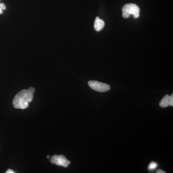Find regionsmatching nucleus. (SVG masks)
Listing matches in <instances>:
<instances>
[{
	"label": "nucleus",
	"mask_w": 173,
	"mask_h": 173,
	"mask_svg": "<svg viewBox=\"0 0 173 173\" xmlns=\"http://www.w3.org/2000/svg\"><path fill=\"white\" fill-rule=\"evenodd\" d=\"M0 1H1V0H0Z\"/></svg>",
	"instance_id": "nucleus-16"
},
{
	"label": "nucleus",
	"mask_w": 173,
	"mask_h": 173,
	"mask_svg": "<svg viewBox=\"0 0 173 173\" xmlns=\"http://www.w3.org/2000/svg\"><path fill=\"white\" fill-rule=\"evenodd\" d=\"M123 17L127 19L130 15H132L134 18H137L139 16L140 9L139 7L135 4L130 3L125 5L122 9Z\"/></svg>",
	"instance_id": "nucleus-2"
},
{
	"label": "nucleus",
	"mask_w": 173,
	"mask_h": 173,
	"mask_svg": "<svg viewBox=\"0 0 173 173\" xmlns=\"http://www.w3.org/2000/svg\"><path fill=\"white\" fill-rule=\"evenodd\" d=\"M157 166V164L156 162H152L149 164L148 166V169L149 170L152 171L155 169Z\"/></svg>",
	"instance_id": "nucleus-7"
},
{
	"label": "nucleus",
	"mask_w": 173,
	"mask_h": 173,
	"mask_svg": "<svg viewBox=\"0 0 173 173\" xmlns=\"http://www.w3.org/2000/svg\"><path fill=\"white\" fill-rule=\"evenodd\" d=\"M3 13V10L0 7V14H2Z\"/></svg>",
	"instance_id": "nucleus-14"
},
{
	"label": "nucleus",
	"mask_w": 173,
	"mask_h": 173,
	"mask_svg": "<svg viewBox=\"0 0 173 173\" xmlns=\"http://www.w3.org/2000/svg\"><path fill=\"white\" fill-rule=\"evenodd\" d=\"M28 89L31 93H32V94H34L35 91V89L34 88L31 87L29 88V89Z\"/></svg>",
	"instance_id": "nucleus-11"
},
{
	"label": "nucleus",
	"mask_w": 173,
	"mask_h": 173,
	"mask_svg": "<svg viewBox=\"0 0 173 173\" xmlns=\"http://www.w3.org/2000/svg\"><path fill=\"white\" fill-rule=\"evenodd\" d=\"M58 159V156L57 155H54L51 157L50 161L52 164H56L57 162Z\"/></svg>",
	"instance_id": "nucleus-8"
},
{
	"label": "nucleus",
	"mask_w": 173,
	"mask_h": 173,
	"mask_svg": "<svg viewBox=\"0 0 173 173\" xmlns=\"http://www.w3.org/2000/svg\"><path fill=\"white\" fill-rule=\"evenodd\" d=\"M70 163V162L68 160L65 156L63 155H60L58 156V162L56 164L58 166L66 167Z\"/></svg>",
	"instance_id": "nucleus-4"
},
{
	"label": "nucleus",
	"mask_w": 173,
	"mask_h": 173,
	"mask_svg": "<svg viewBox=\"0 0 173 173\" xmlns=\"http://www.w3.org/2000/svg\"><path fill=\"white\" fill-rule=\"evenodd\" d=\"M0 7L3 10H5L6 9V7L5 4L3 3H0Z\"/></svg>",
	"instance_id": "nucleus-10"
},
{
	"label": "nucleus",
	"mask_w": 173,
	"mask_h": 173,
	"mask_svg": "<svg viewBox=\"0 0 173 173\" xmlns=\"http://www.w3.org/2000/svg\"><path fill=\"white\" fill-rule=\"evenodd\" d=\"M88 84L92 89L98 92H106L110 89L109 85L97 81H90L88 82Z\"/></svg>",
	"instance_id": "nucleus-3"
},
{
	"label": "nucleus",
	"mask_w": 173,
	"mask_h": 173,
	"mask_svg": "<svg viewBox=\"0 0 173 173\" xmlns=\"http://www.w3.org/2000/svg\"><path fill=\"white\" fill-rule=\"evenodd\" d=\"M6 173H14V172L11 169H8L6 172Z\"/></svg>",
	"instance_id": "nucleus-12"
},
{
	"label": "nucleus",
	"mask_w": 173,
	"mask_h": 173,
	"mask_svg": "<svg viewBox=\"0 0 173 173\" xmlns=\"http://www.w3.org/2000/svg\"><path fill=\"white\" fill-rule=\"evenodd\" d=\"M156 173H166V172H164L163 171H162V170L161 169H159V170H157V171L156 172Z\"/></svg>",
	"instance_id": "nucleus-13"
},
{
	"label": "nucleus",
	"mask_w": 173,
	"mask_h": 173,
	"mask_svg": "<svg viewBox=\"0 0 173 173\" xmlns=\"http://www.w3.org/2000/svg\"><path fill=\"white\" fill-rule=\"evenodd\" d=\"M33 94L28 89H23L15 95L13 101L14 107L17 109H24L29 106L28 103L32 101Z\"/></svg>",
	"instance_id": "nucleus-1"
},
{
	"label": "nucleus",
	"mask_w": 173,
	"mask_h": 173,
	"mask_svg": "<svg viewBox=\"0 0 173 173\" xmlns=\"http://www.w3.org/2000/svg\"><path fill=\"white\" fill-rule=\"evenodd\" d=\"M169 96L166 95L164 97L159 103V105L162 107H166L169 105Z\"/></svg>",
	"instance_id": "nucleus-6"
},
{
	"label": "nucleus",
	"mask_w": 173,
	"mask_h": 173,
	"mask_svg": "<svg viewBox=\"0 0 173 173\" xmlns=\"http://www.w3.org/2000/svg\"><path fill=\"white\" fill-rule=\"evenodd\" d=\"M169 105L171 106L173 105V95L172 94L171 96L169 97Z\"/></svg>",
	"instance_id": "nucleus-9"
},
{
	"label": "nucleus",
	"mask_w": 173,
	"mask_h": 173,
	"mask_svg": "<svg viewBox=\"0 0 173 173\" xmlns=\"http://www.w3.org/2000/svg\"><path fill=\"white\" fill-rule=\"evenodd\" d=\"M105 25V23L103 20L100 19L99 17H97L95 18L94 27L95 30L97 31H99L104 28Z\"/></svg>",
	"instance_id": "nucleus-5"
},
{
	"label": "nucleus",
	"mask_w": 173,
	"mask_h": 173,
	"mask_svg": "<svg viewBox=\"0 0 173 173\" xmlns=\"http://www.w3.org/2000/svg\"><path fill=\"white\" fill-rule=\"evenodd\" d=\"M50 156H46V158H47L48 159H49V158H50Z\"/></svg>",
	"instance_id": "nucleus-15"
}]
</instances>
